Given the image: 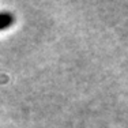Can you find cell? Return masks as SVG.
I'll return each mask as SVG.
<instances>
[{
  "mask_svg": "<svg viewBox=\"0 0 128 128\" xmlns=\"http://www.w3.org/2000/svg\"><path fill=\"white\" fill-rule=\"evenodd\" d=\"M14 23V16L10 12H0V30H4Z\"/></svg>",
  "mask_w": 128,
  "mask_h": 128,
  "instance_id": "cell-1",
  "label": "cell"
}]
</instances>
